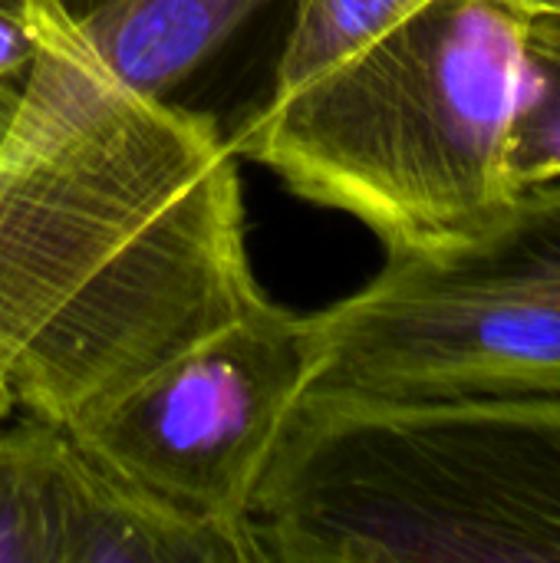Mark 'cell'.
<instances>
[{
    "instance_id": "obj_3",
    "label": "cell",
    "mask_w": 560,
    "mask_h": 563,
    "mask_svg": "<svg viewBox=\"0 0 560 563\" xmlns=\"http://www.w3.org/2000/svg\"><path fill=\"white\" fill-rule=\"evenodd\" d=\"M251 525L264 563H560V399L307 389Z\"/></svg>"
},
{
    "instance_id": "obj_5",
    "label": "cell",
    "mask_w": 560,
    "mask_h": 563,
    "mask_svg": "<svg viewBox=\"0 0 560 563\" xmlns=\"http://www.w3.org/2000/svg\"><path fill=\"white\" fill-rule=\"evenodd\" d=\"M310 369V317L261 294L63 429L99 472L162 515L257 541L254 495Z\"/></svg>"
},
{
    "instance_id": "obj_4",
    "label": "cell",
    "mask_w": 560,
    "mask_h": 563,
    "mask_svg": "<svg viewBox=\"0 0 560 563\" xmlns=\"http://www.w3.org/2000/svg\"><path fill=\"white\" fill-rule=\"evenodd\" d=\"M310 393L560 399V178L310 313Z\"/></svg>"
},
{
    "instance_id": "obj_10",
    "label": "cell",
    "mask_w": 560,
    "mask_h": 563,
    "mask_svg": "<svg viewBox=\"0 0 560 563\" xmlns=\"http://www.w3.org/2000/svg\"><path fill=\"white\" fill-rule=\"evenodd\" d=\"M46 0H0V145L23 122L40 76Z\"/></svg>"
},
{
    "instance_id": "obj_6",
    "label": "cell",
    "mask_w": 560,
    "mask_h": 563,
    "mask_svg": "<svg viewBox=\"0 0 560 563\" xmlns=\"http://www.w3.org/2000/svg\"><path fill=\"white\" fill-rule=\"evenodd\" d=\"M102 66L129 89L172 99L277 0H56Z\"/></svg>"
},
{
    "instance_id": "obj_1",
    "label": "cell",
    "mask_w": 560,
    "mask_h": 563,
    "mask_svg": "<svg viewBox=\"0 0 560 563\" xmlns=\"http://www.w3.org/2000/svg\"><path fill=\"white\" fill-rule=\"evenodd\" d=\"M40 36L0 145V422L66 426L264 290L215 122L119 82L56 0Z\"/></svg>"
},
{
    "instance_id": "obj_2",
    "label": "cell",
    "mask_w": 560,
    "mask_h": 563,
    "mask_svg": "<svg viewBox=\"0 0 560 563\" xmlns=\"http://www.w3.org/2000/svg\"><path fill=\"white\" fill-rule=\"evenodd\" d=\"M525 26L515 0H426L267 96L228 145L300 198L363 221L386 254L442 247L515 198L505 142Z\"/></svg>"
},
{
    "instance_id": "obj_8",
    "label": "cell",
    "mask_w": 560,
    "mask_h": 563,
    "mask_svg": "<svg viewBox=\"0 0 560 563\" xmlns=\"http://www.w3.org/2000/svg\"><path fill=\"white\" fill-rule=\"evenodd\" d=\"M521 92L505 142L515 195L560 178V10H528Z\"/></svg>"
},
{
    "instance_id": "obj_9",
    "label": "cell",
    "mask_w": 560,
    "mask_h": 563,
    "mask_svg": "<svg viewBox=\"0 0 560 563\" xmlns=\"http://www.w3.org/2000/svg\"><path fill=\"white\" fill-rule=\"evenodd\" d=\"M422 3L426 0H294L271 96L340 63Z\"/></svg>"
},
{
    "instance_id": "obj_7",
    "label": "cell",
    "mask_w": 560,
    "mask_h": 563,
    "mask_svg": "<svg viewBox=\"0 0 560 563\" xmlns=\"http://www.w3.org/2000/svg\"><path fill=\"white\" fill-rule=\"evenodd\" d=\"M106 475L63 426L0 422V563H83Z\"/></svg>"
},
{
    "instance_id": "obj_11",
    "label": "cell",
    "mask_w": 560,
    "mask_h": 563,
    "mask_svg": "<svg viewBox=\"0 0 560 563\" xmlns=\"http://www.w3.org/2000/svg\"><path fill=\"white\" fill-rule=\"evenodd\" d=\"M525 10H560V0H515Z\"/></svg>"
}]
</instances>
